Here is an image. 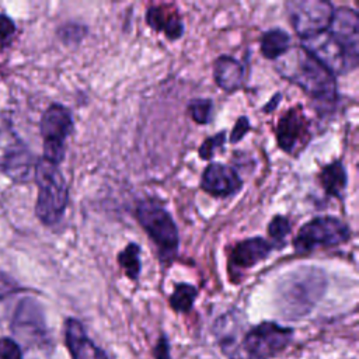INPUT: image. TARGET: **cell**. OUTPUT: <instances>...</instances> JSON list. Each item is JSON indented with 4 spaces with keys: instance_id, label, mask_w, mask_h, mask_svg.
<instances>
[{
    "instance_id": "6da1fadb",
    "label": "cell",
    "mask_w": 359,
    "mask_h": 359,
    "mask_svg": "<svg viewBox=\"0 0 359 359\" xmlns=\"http://www.w3.org/2000/svg\"><path fill=\"white\" fill-rule=\"evenodd\" d=\"M275 69L317 102L335 104L338 97L335 76L302 46H290L285 55L276 59Z\"/></svg>"
},
{
    "instance_id": "7a4b0ae2",
    "label": "cell",
    "mask_w": 359,
    "mask_h": 359,
    "mask_svg": "<svg viewBox=\"0 0 359 359\" xmlns=\"http://www.w3.org/2000/svg\"><path fill=\"white\" fill-rule=\"evenodd\" d=\"M327 287L325 273L320 268H299L287 273L278 285L276 306L287 320L306 317Z\"/></svg>"
},
{
    "instance_id": "3957f363",
    "label": "cell",
    "mask_w": 359,
    "mask_h": 359,
    "mask_svg": "<svg viewBox=\"0 0 359 359\" xmlns=\"http://www.w3.org/2000/svg\"><path fill=\"white\" fill-rule=\"evenodd\" d=\"M34 180L38 187L36 217L45 226H53L60 222L67 206L69 189L66 180L57 165L45 158L36 160Z\"/></svg>"
},
{
    "instance_id": "277c9868",
    "label": "cell",
    "mask_w": 359,
    "mask_h": 359,
    "mask_svg": "<svg viewBox=\"0 0 359 359\" xmlns=\"http://www.w3.org/2000/svg\"><path fill=\"white\" fill-rule=\"evenodd\" d=\"M135 216L153 243L157 245L161 259H172L177 255L180 237L175 222L168 210L154 199H146L137 203Z\"/></svg>"
},
{
    "instance_id": "5b68a950",
    "label": "cell",
    "mask_w": 359,
    "mask_h": 359,
    "mask_svg": "<svg viewBox=\"0 0 359 359\" xmlns=\"http://www.w3.org/2000/svg\"><path fill=\"white\" fill-rule=\"evenodd\" d=\"M36 160L15 132L8 116L0 111V171L14 182L34 178Z\"/></svg>"
},
{
    "instance_id": "8992f818",
    "label": "cell",
    "mask_w": 359,
    "mask_h": 359,
    "mask_svg": "<svg viewBox=\"0 0 359 359\" xmlns=\"http://www.w3.org/2000/svg\"><path fill=\"white\" fill-rule=\"evenodd\" d=\"M293 330L273 321H262L250 328L238 345L237 359H272L293 339Z\"/></svg>"
},
{
    "instance_id": "52a82bcc",
    "label": "cell",
    "mask_w": 359,
    "mask_h": 359,
    "mask_svg": "<svg viewBox=\"0 0 359 359\" xmlns=\"http://www.w3.org/2000/svg\"><path fill=\"white\" fill-rule=\"evenodd\" d=\"M302 48L332 76L352 72L359 62V53L346 48L327 29L314 36L302 39Z\"/></svg>"
},
{
    "instance_id": "ba28073f",
    "label": "cell",
    "mask_w": 359,
    "mask_h": 359,
    "mask_svg": "<svg viewBox=\"0 0 359 359\" xmlns=\"http://www.w3.org/2000/svg\"><path fill=\"white\" fill-rule=\"evenodd\" d=\"M351 237V229L346 223L334 216H317L303 224L294 240L296 252L306 254L320 247H335Z\"/></svg>"
},
{
    "instance_id": "9c48e42d",
    "label": "cell",
    "mask_w": 359,
    "mask_h": 359,
    "mask_svg": "<svg viewBox=\"0 0 359 359\" xmlns=\"http://www.w3.org/2000/svg\"><path fill=\"white\" fill-rule=\"evenodd\" d=\"M39 130L43 143L45 160L59 164L66 151V140L73 130V116L69 108L62 104H50L41 116Z\"/></svg>"
},
{
    "instance_id": "30bf717a",
    "label": "cell",
    "mask_w": 359,
    "mask_h": 359,
    "mask_svg": "<svg viewBox=\"0 0 359 359\" xmlns=\"http://www.w3.org/2000/svg\"><path fill=\"white\" fill-rule=\"evenodd\" d=\"M286 11L296 34L306 39L328 28L335 8L325 0H292Z\"/></svg>"
},
{
    "instance_id": "8fae6325",
    "label": "cell",
    "mask_w": 359,
    "mask_h": 359,
    "mask_svg": "<svg viewBox=\"0 0 359 359\" xmlns=\"http://www.w3.org/2000/svg\"><path fill=\"white\" fill-rule=\"evenodd\" d=\"M311 123L300 105L287 109L278 122V146L290 156H299L311 139Z\"/></svg>"
},
{
    "instance_id": "7c38bea8",
    "label": "cell",
    "mask_w": 359,
    "mask_h": 359,
    "mask_svg": "<svg viewBox=\"0 0 359 359\" xmlns=\"http://www.w3.org/2000/svg\"><path fill=\"white\" fill-rule=\"evenodd\" d=\"M13 330L25 341L41 342L46 339L43 313L35 300L24 299L20 302L13 318Z\"/></svg>"
},
{
    "instance_id": "4fadbf2b",
    "label": "cell",
    "mask_w": 359,
    "mask_h": 359,
    "mask_svg": "<svg viewBox=\"0 0 359 359\" xmlns=\"http://www.w3.org/2000/svg\"><path fill=\"white\" fill-rule=\"evenodd\" d=\"M241 187L243 181L238 174L222 163H210L202 172L201 188L212 196H231L238 192Z\"/></svg>"
},
{
    "instance_id": "5bb4252c",
    "label": "cell",
    "mask_w": 359,
    "mask_h": 359,
    "mask_svg": "<svg viewBox=\"0 0 359 359\" xmlns=\"http://www.w3.org/2000/svg\"><path fill=\"white\" fill-rule=\"evenodd\" d=\"M65 342L72 359H108L107 353L88 338L83 324L76 318L65 321Z\"/></svg>"
},
{
    "instance_id": "9a60e30c",
    "label": "cell",
    "mask_w": 359,
    "mask_h": 359,
    "mask_svg": "<svg viewBox=\"0 0 359 359\" xmlns=\"http://www.w3.org/2000/svg\"><path fill=\"white\" fill-rule=\"evenodd\" d=\"M272 244L262 237H251L237 243L230 254V268L236 271L250 269L264 261L272 251Z\"/></svg>"
},
{
    "instance_id": "2e32d148",
    "label": "cell",
    "mask_w": 359,
    "mask_h": 359,
    "mask_svg": "<svg viewBox=\"0 0 359 359\" xmlns=\"http://www.w3.org/2000/svg\"><path fill=\"white\" fill-rule=\"evenodd\" d=\"M327 31L346 48L359 53V15L355 10L348 7L337 8Z\"/></svg>"
},
{
    "instance_id": "e0dca14e",
    "label": "cell",
    "mask_w": 359,
    "mask_h": 359,
    "mask_svg": "<svg viewBox=\"0 0 359 359\" xmlns=\"http://www.w3.org/2000/svg\"><path fill=\"white\" fill-rule=\"evenodd\" d=\"M147 24L157 32H164L170 41H175L182 36L184 24L180 13L171 6H153L146 13Z\"/></svg>"
},
{
    "instance_id": "ac0fdd59",
    "label": "cell",
    "mask_w": 359,
    "mask_h": 359,
    "mask_svg": "<svg viewBox=\"0 0 359 359\" xmlns=\"http://www.w3.org/2000/svg\"><path fill=\"white\" fill-rule=\"evenodd\" d=\"M213 79L223 91L234 93L243 86L244 67L234 57L222 55L213 63Z\"/></svg>"
},
{
    "instance_id": "d6986e66",
    "label": "cell",
    "mask_w": 359,
    "mask_h": 359,
    "mask_svg": "<svg viewBox=\"0 0 359 359\" xmlns=\"http://www.w3.org/2000/svg\"><path fill=\"white\" fill-rule=\"evenodd\" d=\"M241 328V320L237 311H230L223 314L215 323L213 331L224 355L230 359H236L237 356V337Z\"/></svg>"
},
{
    "instance_id": "ffe728a7",
    "label": "cell",
    "mask_w": 359,
    "mask_h": 359,
    "mask_svg": "<svg viewBox=\"0 0 359 359\" xmlns=\"http://www.w3.org/2000/svg\"><path fill=\"white\" fill-rule=\"evenodd\" d=\"M320 182L324 188V191L335 198H341L348 182L346 171L341 160L332 161L327 165H324L320 171Z\"/></svg>"
},
{
    "instance_id": "44dd1931",
    "label": "cell",
    "mask_w": 359,
    "mask_h": 359,
    "mask_svg": "<svg viewBox=\"0 0 359 359\" xmlns=\"http://www.w3.org/2000/svg\"><path fill=\"white\" fill-rule=\"evenodd\" d=\"M290 48V35L280 29L273 28L261 36V52L266 59L276 60L282 55H285Z\"/></svg>"
},
{
    "instance_id": "7402d4cb",
    "label": "cell",
    "mask_w": 359,
    "mask_h": 359,
    "mask_svg": "<svg viewBox=\"0 0 359 359\" xmlns=\"http://www.w3.org/2000/svg\"><path fill=\"white\" fill-rule=\"evenodd\" d=\"M196 296L198 289L194 285L181 282L175 285L174 292L170 296V306L178 313H188L192 309Z\"/></svg>"
},
{
    "instance_id": "603a6c76",
    "label": "cell",
    "mask_w": 359,
    "mask_h": 359,
    "mask_svg": "<svg viewBox=\"0 0 359 359\" xmlns=\"http://www.w3.org/2000/svg\"><path fill=\"white\" fill-rule=\"evenodd\" d=\"M118 264L123 269L128 278L136 280L140 275L142 264H140V247L136 243H129L119 254Z\"/></svg>"
},
{
    "instance_id": "cb8c5ba5",
    "label": "cell",
    "mask_w": 359,
    "mask_h": 359,
    "mask_svg": "<svg viewBox=\"0 0 359 359\" xmlns=\"http://www.w3.org/2000/svg\"><path fill=\"white\" fill-rule=\"evenodd\" d=\"M213 101L209 98H195L188 102V114L199 125H208L212 121Z\"/></svg>"
},
{
    "instance_id": "d4e9b609",
    "label": "cell",
    "mask_w": 359,
    "mask_h": 359,
    "mask_svg": "<svg viewBox=\"0 0 359 359\" xmlns=\"http://www.w3.org/2000/svg\"><path fill=\"white\" fill-rule=\"evenodd\" d=\"M292 230L290 222L287 220V217L276 215L268 224V233L271 236V238L275 241V244L278 247H283L285 245V240L289 236Z\"/></svg>"
},
{
    "instance_id": "484cf974",
    "label": "cell",
    "mask_w": 359,
    "mask_h": 359,
    "mask_svg": "<svg viewBox=\"0 0 359 359\" xmlns=\"http://www.w3.org/2000/svg\"><path fill=\"white\" fill-rule=\"evenodd\" d=\"M224 142H226V132L222 130L219 133H216L215 136H210L208 139H205V142L201 144L198 153L199 157L203 160H209L213 157V154L217 150H223L224 147Z\"/></svg>"
},
{
    "instance_id": "4316f807",
    "label": "cell",
    "mask_w": 359,
    "mask_h": 359,
    "mask_svg": "<svg viewBox=\"0 0 359 359\" xmlns=\"http://www.w3.org/2000/svg\"><path fill=\"white\" fill-rule=\"evenodd\" d=\"M86 32H87L86 27H83L80 24H65L57 31L59 36L66 43H72V42L77 43V42H80L83 39V36L86 35Z\"/></svg>"
},
{
    "instance_id": "83f0119b",
    "label": "cell",
    "mask_w": 359,
    "mask_h": 359,
    "mask_svg": "<svg viewBox=\"0 0 359 359\" xmlns=\"http://www.w3.org/2000/svg\"><path fill=\"white\" fill-rule=\"evenodd\" d=\"M0 359H22L20 345L11 338H0Z\"/></svg>"
},
{
    "instance_id": "f1b7e54d",
    "label": "cell",
    "mask_w": 359,
    "mask_h": 359,
    "mask_svg": "<svg viewBox=\"0 0 359 359\" xmlns=\"http://www.w3.org/2000/svg\"><path fill=\"white\" fill-rule=\"evenodd\" d=\"M14 34H15V25L13 20L6 14H0V46L8 45Z\"/></svg>"
},
{
    "instance_id": "f546056e",
    "label": "cell",
    "mask_w": 359,
    "mask_h": 359,
    "mask_svg": "<svg viewBox=\"0 0 359 359\" xmlns=\"http://www.w3.org/2000/svg\"><path fill=\"white\" fill-rule=\"evenodd\" d=\"M251 129V125H250V121L247 116H240L231 130V135H230V142L231 143H237L240 142L245 135L247 132Z\"/></svg>"
},
{
    "instance_id": "4dcf8cb0",
    "label": "cell",
    "mask_w": 359,
    "mask_h": 359,
    "mask_svg": "<svg viewBox=\"0 0 359 359\" xmlns=\"http://www.w3.org/2000/svg\"><path fill=\"white\" fill-rule=\"evenodd\" d=\"M153 356H154V359H171V356H170V342H168V338L164 334L158 338L157 344L154 345Z\"/></svg>"
},
{
    "instance_id": "1f68e13d",
    "label": "cell",
    "mask_w": 359,
    "mask_h": 359,
    "mask_svg": "<svg viewBox=\"0 0 359 359\" xmlns=\"http://www.w3.org/2000/svg\"><path fill=\"white\" fill-rule=\"evenodd\" d=\"M279 100H280V94H275L273 95V98L264 107V111L265 112H268V111H273L276 107H278V104H279Z\"/></svg>"
}]
</instances>
